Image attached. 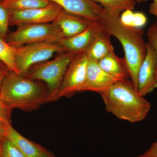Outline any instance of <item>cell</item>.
<instances>
[{"label":"cell","mask_w":157,"mask_h":157,"mask_svg":"<svg viewBox=\"0 0 157 157\" xmlns=\"http://www.w3.org/2000/svg\"><path fill=\"white\" fill-rule=\"evenodd\" d=\"M147 39L149 43L154 49L156 56L157 69L156 78L157 79V24L155 23L152 25L147 30Z\"/></svg>","instance_id":"603a6c76"},{"label":"cell","mask_w":157,"mask_h":157,"mask_svg":"<svg viewBox=\"0 0 157 157\" xmlns=\"http://www.w3.org/2000/svg\"><path fill=\"white\" fill-rule=\"evenodd\" d=\"M157 59L155 52L149 42L146 56L140 65L137 75V91L144 97L157 88Z\"/></svg>","instance_id":"9c48e42d"},{"label":"cell","mask_w":157,"mask_h":157,"mask_svg":"<svg viewBox=\"0 0 157 157\" xmlns=\"http://www.w3.org/2000/svg\"><path fill=\"white\" fill-rule=\"evenodd\" d=\"M9 71L10 70L8 67L3 62L0 61V89L4 78L9 73Z\"/></svg>","instance_id":"484cf974"},{"label":"cell","mask_w":157,"mask_h":157,"mask_svg":"<svg viewBox=\"0 0 157 157\" xmlns=\"http://www.w3.org/2000/svg\"><path fill=\"white\" fill-rule=\"evenodd\" d=\"M110 36L101 24L90 46L86 52L89 59L98 62L114 51Z\"/></svg>","instance_id":"9a60e30c"},{"label":"cell","mask_w":157,"mask_h":157,"mask_svg":"<svg viewBox=\"0 0 157 157\" xmlns=\"http://www.w3.org/2000/svg\"><path fill=\"white\" fill-rule=\"evenodd\" d=\"M0 157H26L22 152L8 138L4 141Z\"/></svg>","instance_id":"44dd1931"},{"label":"cell","mask_w":157,"mask_h":157,"mask_svg":"<svg viewBox=\"0 0 157 157\" xmlns=\"http://www.w3.org/2000/svg\"><path fill=\"white\" fill-rule=\"evenodd\" d=\"M49 93L43 82L9 71L0 89V98L10 108L31 112L48 101Z\"/></svg>","instance_id":"7a4b0ae2"},{"label":"cell","mask_w":157,"mask_h":157,"mask_svg":"<svg viewBox=\"0 0 157 157\" xmlns=\"http://www.w3.org/2000/svg\"><path fill=\"white\" fill-rule=\"evenodd\" d=\"M10 10L0 3V38L4 40L9 33Z\"/></svg>","instance_id":"ffe728a7"},{"label":"cell","mask_w":157,"mask_h":157,"mask_svg":"<svg viewBox=\"0 0 157 157\" xmlns=\"http://www.w3.org/2000/svg\"><path fill=\"white\" fill-rule=\"evenodd\" d=\"M55 157V156H53V157Z\"/></svg>","instance_id":"1f68e13d"},{"label":"cell","mask_w":157,"mask_h":157,"mask_svg":"<svg viewBox=\"0 0 157 157\" xmlns=\"http://www.w3.org/2000/svg\"><path fill=\"white\" fill-rule=\"evenodd\" d=\"M5 1V0H0V2H3V1Z\"/></svg>","instance_id":"f546056e"},{"label":"cell","mask_w":157,"mask_h":157,"mask_svg":"<svg viewBox=\"0 0 157 157\" xmlns=\"http://www.w3.org/2000/svg\"><path fill=\"white\" fill-rule=\"evenodd\" d=\"M99 21H91L84 30L73 36L63 38L58 42L65 52H86L100 27Z\"/></svg>","instance_id":"7c38bea8"},{"label":"cell","mask_w":157,"mask_h":157,"mask_svg":"<svg viewBox=\"0 0 157 157\" xmlns=\"http://www.w3.org/2000/svg\"><path fill=\"white\" fill-rule=\"evenodd\" d=\"M6 138V130L0 127V153L2 151L3 144Z\"/></svg>","instance_id":"83f0119b"},{"label":"cell","mask_w":157,"mask_h":157,"mask_svg":"<svg viewBox=\"0 0 157 157\" xmlns=\"http://www.w3.org/2000/svg\"><path fill=\"white\" fill-rule=\"evenodd\" d=\"M62 9L56 4L50 2L42 8L25 10H10L9 25L49 23L54 21Z\"/></svg>","instance_id":"ba28073f"},{"label":"cell","mask_w":157,"mask_h":157,"mask_svg":"<svg viewBox=\"0 0 157 157\" xmlns=\"http://www.w3.org/2000/svg\"><path fill=\"white\" fill-rule=\"evenodd\" d=\"M103 28L121 42L132 84L137 90V75L140 65L146 56L147 44L144 32L141 28L124 24L120 16L105 10L99 20Z\"/></svg>","instance_id":"6da1fadb"},{"label":"cell","mask_w":157,"mask_h":157,"mask_svg":"<svg viewBox=\"0 0 157 157\" xmlns=\"http://www.w3.org/2000/svg\"><path fill=\"white\" fill-rule=\"evenodd\" d=\"M6 136L26 157H52L53 155L44 147L29 140L11 126L6 130Z\"/></svg>","instance_id":"4fadbf2b"},{"label":"cell","mask_w":157,"mask_h":157,"mask_svg":"<svg viewBox=\"0 0 157 157\" xmlns=\"http://www.w3.org/2000/svg\"><path fill=\"white\" fill-rule=\"evenodd\" d=\"M100 95L107 112L131 123L145 119L151 108L129 79L118 80Z\"/></svg>","instance_id":"3957f363"},{"label":"cell","mask_w":157,"mask_h":157,"mask_svg":"<svg viewBox=\"0 0 157 157\" xmlns=\"http://www.w3.org/2000/svg\"><path fill=\"white\" fill-rule=\"evenodd\" d=\"M101 69L105 72L120 80L130 78L128 65L124 58L118 57L114 51L98 62Z\"/></svg>","instance_id":"2e32d148"},{"label":"cell","mask_w":157,"mask_h":157,"mask_svg":"<svg viewBox=\"0 0 157 157\" xmlns=\"http://www.w3.org/2000/svg\"><path fill=\"white\" fill-rule=\"evenodd\" d=\"M88 61L86 52L78 53L73 59L66 71L54 101L82 92L86 79Z\"/></svg>","instance_id":"52a82bcc"},{"label":"cell","mask_w":157,"mask_h":157,"mask_svg":"<svg viewBox=\"0 0 157 157\" xmlns=\"http://www.w3.org/2000/svg\"><path fill=\"white\" fill-rule=\"evenodd\" d=\"M147 21V19L146 16L143 13L141 12L134 13L133 27L140 28L141 27L145 25Z\"/></svg>","instance_id":"cb8c5ba5"},{"label":"cell","mask_w":157,"mask_h":157,"mask_svg":"<svg viewBox=\"0 0 157 157\" xmlns=\"http://www.w3.org/2000/svg\"><path fill=\"white\" fill-rule=\"evenodd\" d=\"M101 5L104 9L113 14L120 16L126 10H132L136 5L134 0H92Z\"/></svg>","instance_id":"e0dca14e"},{"label":"cell","mask_w":157,"mask_h":157,"mask_svg":"<svg viewBox=\"0 0 157 157\" xmlns=\"http://www.w3.org/2000/svg\"><path fill=\"white\" fill-rule=\"evenodd\" d=\"M53 22L58 26L63 38H69L84 30L91 21L62 9Z\"/></svg>","instance_id":"5bb4252c"},{"label":"cell","mask_w":157,"mask_h":157,"mask_svg":"<svg viewBox=\"0 0 157 157\" xmlns=\"http://www.w3.org/2000/svg\"><path fill=\"white\" fill-rule=\"evenodd\" d=\"M65 52L58 42L30 43L15 48V63L19 73L25 75L34 65L48 61L55 54Z\"/></svg>","instance_id":"8992f818"},{"label":"cell","mask_w":157,"mask_h":157,"mask_svg":"<svg viewBox=\"0 0 157 157\" xmlns=\"http://www.w3.org/2000/svg\"><path fill=\"white\" fill-rule=\"evenodd\" d=\"M63 10L90 21H99L105 9L92 0H48Z\"/></svg>","instance_id":"30bf717a"},{"label":"cell","mask_w":157,"mask_h":157,"mask_svg":"<svg viewBox=\"0 0 157 157\" xmlns=\"http://www.w3.org/2000/svg\"><path fill=\"white\" fill-rule=\"evenodd\" d=\"M78 54L73 52L59 53L52 60L42 62L31 67L25 76L44 82L49 93L48 101H54L68 67Z\"/></svg>","instance_id":"277c9868"},{"label":"cell","mask_w":157,"mask_h":157,"mask_svg":"<svg viewBox=\"0 0 157 157\" xmlns=\"http://www.w3.org/2000/svg\"><path fill=\"white\" fill-rule=\"evenodd\" d=\"M136 2L140 3L142 2H146V1H148V0H134Z\"/></svg>","instance_id":"f1b7e54d"},{"label":"cell","mask_w":157,"mask_h":157,"mask_svg":"<svg viewBox=\"0 0 157 157\" xmlns=\"http://www.w3.org/2000/svg\"><path fill=\"white\" fill-rule=\"evenodd\" d=\"M152 3L150 6L149 12L155 17L156 18L155 23L157 24V0H152Z\"/></svg>","instance_id":"4316f807"},{"label":"cell","mask_w":157,"mask_h":157,"mask_svg":"<svg viewBox=\"0 0 157 157\" xmlns=\"http://www.w3.org/2000/svg\"><path fill=\"white\" fill-rule=\"evenodd\" d=\"M138 156L139 157H157V140L151 144L150 147L145 153Z\"/></svg>","instance_id":"d4e9b609"},{"label":"cell","mask_w":157,"mask_h":157,"mask_svg":"<svg viewBox=\"0 0 157 157\" xmlns=\"http://www.w3.org/2000/svg\"><path fill=\"white\" fill-rule=\"evenodd\" d=\"M48 0H5L0 3L4 7L13 10H25L45 7L50 4Z\"/></svg>","instance_id":"ac0fdd59"},{"label":"cell","mask_w":157,"mask_h":157,"mask_svg":"<svg viewBox=\"0 0 157 157\" xmlns=\"http://www.w3.org/2000/svg\"><path fill=\"white\" fill-rule=\"evenodd\" d=\"M118 80L120 79L102 70L98 62L89 59L86 79L82 92L89 91L101 94Z\"/></svg>","instance_id":"8fae6325"},{"label":"cell","mask_w":157,"mask_h":157,"mask_svg":"<svg viewBox=\"0 0 157 157\" xmlns=\"http://www.w3.org/2000/svg\"><path fill=\"white\" fill-rule=\"evenodd\" d=\"M15 48L0 38V61L8 67L10 71L19 73L15 63Z\"/></svg>","instance_id":"d6986e66"},{"label":"cell","mask_w":157,"mask_h":157,"mask_svg":"<svg viewBox=\"0 0 157 157\" xmlns=\"http://www.w3.org/2000/svg\"><path fill=\"white\" fill-rule=\"evenodd\" d=\"M139 157L138 156H136V157Z\"/></svg>","instance_id":"4dcf8cb0"},{"label":"cell","mask_w":157,"mask_h":157,"mask_svg":"<svg viewBox=\"0 0 157 157\" xmlns=\"http://www.w3.org/2000/svg\"><path fill=\"white\" fill-rule=\"evenodd\" d=\"M63 38L56 23L23 24L17 26L16 30L9 33L5 39L9 45L14 48L36 42H58Z\"/></svg>","instance_id":"5b68a950"},{"label":"cell","mask_w":157,"mask_h":157,"mask_svg":"<svg viewBox=\"0 0 157 157\" xmlns=\"http://www.w3.org/2000/svg\"><path fill=\"white\" fill-rule=\"evenodd\" d=\"M12 109L10 108L0 98V127L7 130L11 126V119Z\"/></svg>","instance_id":"7402d4cb"}]
</instances>
